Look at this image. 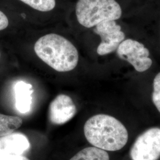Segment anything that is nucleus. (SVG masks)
<instances>
[{
    "mask_svg": "<svg viewBox=\"0 0 160 160\" xmlns=\"http://www.w3.org/2000/svg\"><path fill=\"white\" fill-rule=\"evenodd\" d=\"M106 151L95 147H87L81 150L69 160H109Z\"/></svg>",
    "mask_w": 160,
    "mask_h": 160,
    "instance_id": "nucleus-11",
    "label": "nucleus"
},
{
    "mask_svg": "<svg viewBox=\"0 0 160 160\" xmlns=\"http://www.w3.org/2000/svg\"><path fill=\"white\" fill-rule=\"evenodd\" d=\"M100 36L101 38V43L97 47V52L101 56L116 51L118 46L125 39V34L121 30Z\"/></svg>",
    "mask_w": 160,
    "mask_h": 160,
    "instance_id": "nucleus-9",
    "label": "nucleus"
},
{
    "mask_svg": "<svg viewBox=\"0 0 160 160\" xmlns=\"http://www.w3.org/2000/svg\"><path fill=\"white\" fill-rule=\"evenodd\" d=\"M132 160H158L160 157V128H152L140 135L130 151Z\"/></svg>",
    "mask_w": 160,
    "mask_h": 160,
    "instance_id": "nucleus-4",
    "label": "nucleus"
},
{
    "mask_svg": "<svg viewBox=\"0 0 160 160\" xmlns=\"http://www.w3.org/2000/svg\"><path fill=\"white\" fill-rule=\"evenodd\" d=\"M22 123L23 120L18 116L0 113V137L13 133L22 126Z\"/></svg>",
    "mask_w": 160,
    "mask_h": 160,
    "instance_id": "nucleus-10",
    "label": "nucleus"
},
{
    "mask_svg": "<svg viewBox=\"0 0 160 160\" xmlns=\"http://www.w3.org/2000/svg\"><path fill=\"white\" fill-rule=\"evenodd\" d=\"M30 147L28 138L22 133H12L0 137V151L22 155Z\"/></svg>",
    "mask_w": 160,
    "mask_h": 160,
    "instance_id": "nucleus-7",
    "label": "nucleus"
},
{
    "mask_svg": "<svg viewBox=\"0 0 160 160\" xmlns=\"http://www.w3.org/2000/svg\"><path fill=\"white\" fill-rule=\"evenodd\" d=\"M152 100L155 106L160 113V72L154 79Z\"/></svg>",
    "mask_w": 160,
    "mask_h": 160,
    "instance_id": "nucleus-14",
    "label": "nucleus"
},
{
    "mask_svg": "<svg viewBox=\"0 0 160 160\" xmlns=\"http://www.w3.org/2000/svg\"><path fill=\"white\" fill-rule=\"evenodd\" d=\"M0 160H30L22 155L0 151Z\"/></svg>",
    "mask_w": 160,
    "mask_h": 160,
    "instance_id": "nucleus-15",
    "label": "nucleus"
},
{
    "mask_svg": "<svg viewBox=\"0 0 160 160\" xmlns=\"http://www.w3.org/2000/svg\"><path fill=\"white\" fill-rule=\"evenodd\" d=\"M36 10L42 12H50L56 6L55 0H20Z\"/></svg>",
    "mask_w": 160,
    "mask_h": 160,
    "instance_id": "nucleus-13",
    "label": "nucleus"
},
{
    "mask_svg": "<svg viewBox=\"0 0 160 160\" xmlns=\"http://www.w3.org/2000/svg\"><path fill=\"white\" fill-rule=\"evenodd\" d=\"M9 24L8 19L6 14L0 11V31L6 29Z\"/></svg>",
    "mask_w": 160,
    "mask_h": 160,
    "instance_id": "nucleus-16",
    "label": "nucleus"
},
{
    "mask_svg": "<svg viewBox=\"0 0 160 160\" xmlns=\"http://www.w3.org/2000/svg\"><path fill=\"white\" fill-rule=\"evenodd\" d=\"M84 133L89 143L104 151H119L128 140L125 126L108 114H96L88 119L84 126Z\"/></svg>",
    "mask_w": 160,
    "mask_h": 160,
    "instance_id": "nucleus-1",
    "label": "nucleus"
},
{
    "mask_svg": "<svg viewBox=\"0 0 160 160\" xmlns=\"http://www.w3.org/2000/svg\"><path fill=\"white\" fill-rule=\"evenodd\" d=\"M94 32L99 36L108 34L121 30L120 25L118 24L116 20H105L98 23L94 26Z\"/></svg>",
    "mask_w": 160,
    "mask_h": 160,
    "instance_id": "nucleus-12",
    "label": "nucleus"
},
{
    "mask_svg": "<svg viewBox=\"0 0 160 160\" xmlns=\"http://www.w3.org/2000/svg\"><path fill=\"white\" fill-rule=\"evenodd\" d=\"M116 51L118 57L130 63L137 72H145L152 66V61L149 58L148 49L137 40H124Z\"/></svg>",
    "mask_w": 160,
    "mask_h": 160,
    "instance_id": "nucleus-5",
    "label": "nucleus"
},
{
    "mask_svg": "<svg viewBox=\"0 0 160 160\" xmlns=\"http://www.w3.org/2000/svg\"><path fill=\"white\" fill-rule=\"evenodd\" d=\"M75 12L78 23L87 28L105 20H118L122 13L116 0H78Z\"/></svg>",
    "mask_w": 160,
    "mask_h": 160,
    "instance_id": "nucleus-3",
    "label": "nucleus"
},
{
    "mask_svg": "<svg viewBox=\"0 0 160 160\" xmlns=\"http://www.w3.org/2000/svg\"><path fill=\"white\" fill-rule=\"evenodd\" d=\"M37 56L58 72H68L78 63V52L68 39L59 34H46L35 43Z\"/></svg>",
    "mask_w": 160,
    "mask_h": 160,
    "instance_id": "nucleus-2",
    "label": "nucleus"
},
{
    "mask_svg": "<svg viewBox=\"0 0 160 160\" xmlns=\"http://www.w3.org/2000/svg\"><path fill=\"white\" fill-rule=\"evenodd\" d=\"M14 90L17 110L23 114L29 112L32 103V86L23 81H20L15 84Z\"/></svg>",
    "mask_w": 160,
    "mask_h": 160,
    "instance_id": "nucleus-8",
    "label": "nucleus"
},
{
    "mask_svg": "<svg viewBox=\"0 0 160 160\" xmlns=\"http://www.w3.org/2000/svg\"><path fill=\"white\" fill-rule=\"evenodd\" d=\"M77 108L71 97L66 94H59L49 105V118L52 123L61 125L74 117Z\"/></svg>",
    "mask_w": 160,
    "mask_h": 160,
    "instance_id": "nucleus-6",
    "label": "nucleus"
}]
</instances>
